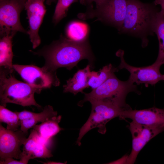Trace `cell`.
<instances>
[{"mask_svg":"<svg viewBox=\"0 0 164 164\" xmlns=\"http://www.w3.org/2000/svg\"><path fill=\"white\" fill-rule=\"evenodd\" d=\"M24 0L0 1V33L2 37L6 35L14 37L18 32L27 33L21 24L20 15L25 8Z\"/></svg>","mask_w":164,"mask_h":164,"instance_id":"cell-7","label":"cell"},{"mask_svg":"<svg viewBox=\"0 0 164 164\" xmlns=\"http://www.w3.org/2000/svg\"><path fill=\"white\" fill-rule=\"evenodd\" d=\"M13 67L26 83L33 87L42 90L60 84L56 71L32 65L13 64Z\"/></svg>","mask_w":164,"mask_h":164,"instance_id":"cell-8","label":"cell"},{"mask_svg":"<svg viewBox=\"0 0 164 164\" xmlns=\"http://www.w3.org/2000/svg\"><path fill=\"white\" fill-rule=\"evenodd\" d=\"M61 119L60 115L53 116L39 125H36L33 129L42 138L50 142L51 138L63 129L59 125Z\"/></svg>","mask_w":164,"mask_h":164,"instance_id":"cell-17","label":"cell"},{"mask_svg":"<svg viewBox=\"0 0 164 164\" xmlns=\"http://www.w3.org/2000/svg\"><path fill=\"white\" fill-rule=\"evenodd\" d=\"M154 32L159 42V50L157 58L154 63L161 66L164 64V12L157 13L154 26Z\"/></svg>","mask_w":164,"mask_h":164,"instance_id":"cell-19","label":"cell"},{"mask_svg":"<svg viewBox=\"0 0 164 164\" xmlns=\"http://www.w3.org/2000/svg\"><path fill=\"white\" fill-rule=\"evenodd\" d=\"M131 119L132 121L147 126L164 128V108L153 107L140 110H124L120 118Z\"/></svg>","mask_w":164,"mask_h":164,"instance_id":"cell-13","label":"cell"},{"mask_svg":"<svg viewBox=\"0 0 164 164\" xmlns=\"http://www.w3.org/2000/svg\"><path fill=\"white\" fill-rule=\"evenodd\" d=\"M105 0H80L81 4L88 7L91 6L93 2L96 4V6H97L100 5Z\"/></svg>","mask_w":164,"mask_h":164,"instance_id":"cell-25","label":"cell"},{"mask_svg":"<svg viewBox=\"0 0 164 164\" xmlns=\"http://www.w3.org/2000/svg\"><path fill=\"white\" fill-rule=\"evenodd\" d=\"M0 122L7 124L6 128L15 131L18 130L21 126V122L16 112H13L0 106Z\"/></svg>","mask_w":164,"mask_h":164,"instance_id":"cell-22","label":"cell"},{"mask_svg":"<svg viewBox=\"0 0 164 164\" xmlns=\"http://www.w3.org/2000/svg\"><path fill=\"white\" fill-rule=\"evenodd\" d=\"M89 102L91 105V112L87 120L80 129L77 141L79 146L81 144L82 138L88 131L96 128L100 133L104 134L108 122L116 117L120 118L124 110L131 108L125 107L109 101L94 100Z\"/></svg>","mask_w":164,"mask_h":164,"instance_id":"cell-5","label":"cell"},{"mask_svg":"<svg viewBox=\"0 0 164 164\" xmlns=\"http://www.w3.org/2000/svg\"><path fill=\"white\" fill-rule=\"evenodd\" d=\"M118 69L114 67L111 64L105 65L99 71H90L89 77L88 85L92 89L100 86L105 82Z\"/></svg>","mask_w":164,"mask_h":164,"instance_id":"cell-21","label":"cell"},{"mask_svg":"<svg viewBox=\"0 0 164 164\" xmlns=\"http://www.w3.org/2000/svg\"><path fill=\"white\" fill-rule=\"evenodd\" d=\"M162 80L164 81V74L162 75Z\"/></svg>","mask_w":164,"mask_h":164,"instance_id":"cell-29","label":"cell"},{"mask_svg":"<svg viewBox=\"0 0 164 164\" xmlns=\"http://www.w3.org/2000/svg\"><path fill=\"white\" fill-rule=\"evenodd\" d=\"M50 143L40 137L33 129L23 145L22 156H29L31 159L51 157L53 155L48 148Z\"/></svg>","mask_w":164,"mask_h":164,"instance_id":"cell-14","label":"cell"},{"mask_svg":"<svg viewBox=\"0 0 164 164\" xmlns=\"http://www.w3.org/2000/svg\"><path fill=\"white\" fill-rule=\"evenodd\" d=\"M124 51L119 50L116 55L119 57L121 62L118 68L125 69L128 71L130 75L128 78L133 83L137 85L144 84L146 87L149 85H155L162 80V75L160 71L161 66L154 63L145 67H138L131 66L125 61L124 59Z\"/></svg>","mask_w":164,"mask_h":164,"instance_id":"cell-9","label":"cell"},{"mask_svg":"<svg viewBox=\"0 0 164 164\" xmlns=\"http://www.w3.org/2000/svg\"><path fill=\"white\" fill-rule=\"evenodd\" d=\"M89 28L86 23L78 21H73L67 25L66 32L67 38L75 41H82L87 39Z\"/></svg>","mask_w":164,"mask_h":164,"instance_id":"cell-20","label":"cell"},{"mask_svg":"<svg viewBox=\"0 0 164 164\" xmlns=\"http://www.w3.org/2000/svg\"><path fill=\"white\" fill-rule=\"evenodd\" d=\"M91 68L89 64L84 69L79 70L63 86V92L71 93L74 95L79 92L84 93L83 90L89 87L88 80Z\"/></svg>","mask_w":164,"mask_h":164,"instance_id":"cell-16","label":"cell"},{"mask_svg":"<svg viewBox=\"0 0 164 164\" xmlns=\"http://www.w3.org/2000/svg\"><path fill=\"white\" fill-rule=\"evenodd\" d=\"M132 148L131 153L126 156L125 163L134 164L139 152L152 138L164 131V128L152 127L139 124L133 121L130 123Z\"/></svg>","mask_w":164,"mask_h":164,"instance_id":"cell-11","label":"cell"},{"mask_svg":"<svg viewBox=\"0 0 164 164\" xmlns=\"http://www.w3.org/2000/svg\"><path fill=\"white\" fill-rule=\"evenodd\" d=\"M153 3L155 5H160L161 10L164 12V0H155Z\"/></svg>","mask_w":164,"mask_h":164,"instance_id":"cell-26","label":"cell"},{"mask_svg":"<svg viewBox=\"0 0 164 164\" xmlns=\"http://www.w3.org/2000/svg\"><path fill=\"white\" fill-rule=\"evenodd\" d=\"M44 164H65V163H63L62 162H55L53 161H48L47 162H42Z\"/></svg>","mask_w":164,"mask_h":164,"instance_id":"cell-28","label":"cell"},{"mask_svg":"<svg viewBox=\"0 0 164 164\" xmlns=\"http://www.w3.org/2000/svg\"><path fill=\"white\" fill-rule=\"evenodd\" d=\"M21 122V130L26 135L28 130L33 128L39 122H43L51 117L57 115V112L54 111L52 106H45L43 111L36 113L26 110L16 112Z\"/></svg>","mask_w":164,"mask_h":164,"instance_id":"cell-15","label":"cell"},{"mask_svg":"<svg viewBox=\"0 0 164 164\" xmlns=\"http://www.w3.org/2000/svg\"><path fill=\"white\" fill-rule=\"evenodd\" d=\"M78 0H57L53 17V22L55 25L58 23L65 17L68 9L73 3Z\"/></svg>","mask_w":164,"mask_h":164,"instance_id":"cell-23","label":"cell"},{"mask_svg":"<svg viewBox=\"0 0 164 164\" xmlns=\"http://www.w3.org/2000/svg\"><path fill=\"white\" fill-rule=\"evenodd\" d=\"M12 73L0 67L1 105L5 107L8 103H12L23 107L34 106L41 108L35 101L34 95L35 93H40L42 90L18 80L12 75Z\"/></svg>","mask_w":164,"mask_h":164,"instance_id":"cell-3","label":"cell"},{"mask_svg":"<svg viewBox=\"0 0 164 164\" xmlns=\"http://www.w3.org/2000/svg\"><path fill=\"white\" fill-rule=\"evenodd\" d=\"M2 0H0V1H2Z\"/></svg>","mask_w":164,"mask_h":164,"instance_id":"cell-30","label":"cell"},{"mask_svg":"<svg viewBox=\"0 0 164 164\" xmlns=\"http://www.w3.org/2000/svg\"><path fill=\"white\" fill-rule=\"evenodd\" d=\"M25 2L27 0H24ZM46 2V4L48 5H50L51 4L54 2H55L57 0H45Z\"/></svg>","mask_w":164,"mask_h":164,"instance_id":"cell-27","label":"cell"},{"mask_svg":"<svg viewBox=\"0 0 164 164\" xmlns=\"http://www.w3.org/2000/svg\"><path fill=\"white\" fill-rule=\"evenodd\" d=\"M26 135L20 128L13 131L5 128L1 123L0 161L10 158L20 159L22 153L20 147L27 138Z\"/></svg>","mask_w":164,"mask_h":164,"instance_id":"cell-10","label":"cell"},{"mask_svg":"<svg viewBox=\"0 0 164 164\" xmlns=\"http://www.w3.org/2000/svg\"><path fill=\"white\" fill-rule=\"evenodd\" d=\"M13 37L6 35L2 37L0 40V66L13 72L12 64L13 54L12 51V40Z\"/></svg>","mask_w":164,"mask_h":164,"instance_id":"cell-18","label":"cell"},{"mask_svg":"<svg viewBox=\"0 0 164 164\" xmlns=\"http://www.w3.org/2000/svg\"><path fill=\"white\" fill-rule=\"evenodd\" d=\"M127 0H105L95 9L93 5L87 11L79 14L83 20L96 17L97 20L113 26L118 29L122 25L127 11Z\"/></svg>","mask_w":164,"mask_h":164,"instance_id":"cell-6","label":"cell"},{"mask_svg":"<svg viewBox=\"0 0 164 164\" xmlns=\"http://www.w3.org/2000/svg\"><path fill=\"white\" fill-rule=\"evenodd\" d=\"M131 92L139 94L137 85L128 79L125 81L119 79L113 74L105 82L89 93H84V99L78 105L82 106L84 103L94 100L112 101L126 108L130 107L125 102L127 95Z\"/></svg>","mask_w":164,"mask_h":164,"instance_id":"cell-4","label":"cell"},{"mask_svg":"<svg viewBox=\"0 0 164 164\" xmlns=\"http://www.w3.org/2000/svg\"><path fill=\"white\" fill-rule=\"evenodd\" d=\"M31 157L28 155H22L20 160L18 161L13 159V158H10L5 159L3 161H0L1 164H26L28 162L29 160L31 159Z\"/></svg>","mask_w":164,"mask_h":164,"instance_id":"cell-24","label":"cell"},{"mask_svg":"<svg viewBox=\"0 0 164 164\" xmlns=\"http://www.w3.org/2000/svg\"><path fill=\"white\" fill-rule=\"evenodd\" d=\"M153 3H144L139 0H127L125 16L119 33L140 38L143 47L148 43V37L154 35V26L159 9Z\"/></svg>","mask_w":164,"mask_h":164,"instance_id":"cell-2","label":"cell"},{"mask_svg":"<svg viewBox=\"0 0 164 164\" xmlns=\"http://www.w3.org/2000/svg\"><path fill=\"white\" fill-rule=\"evenodd\" d=\"M45 1V0H27L25 4L29 24L27 34L34 49L41 43L39 31L46 11L44 4Z\"/></svg>","mask_w":164,"mask_h":164,"instance_id":"cell-12","label":"cell"},{"mask_svg":"<svg viewBox=\"0 0 164 164\" xmlns=\"http://www.w3.org/2000/svg\"><path fill=\"white\" fill-rule=\"evenodd\" d=\"M33 53L44 58L43 67L50 70L56 71L60 67L70 70L84 59H87L91 68L94 67V57L87 39L75 41L61 35L58 40Z\"/></svg>","mask_w":164,"mask_h":164,"instance_id":"cell-1","label":"cell"}]
</instances>
